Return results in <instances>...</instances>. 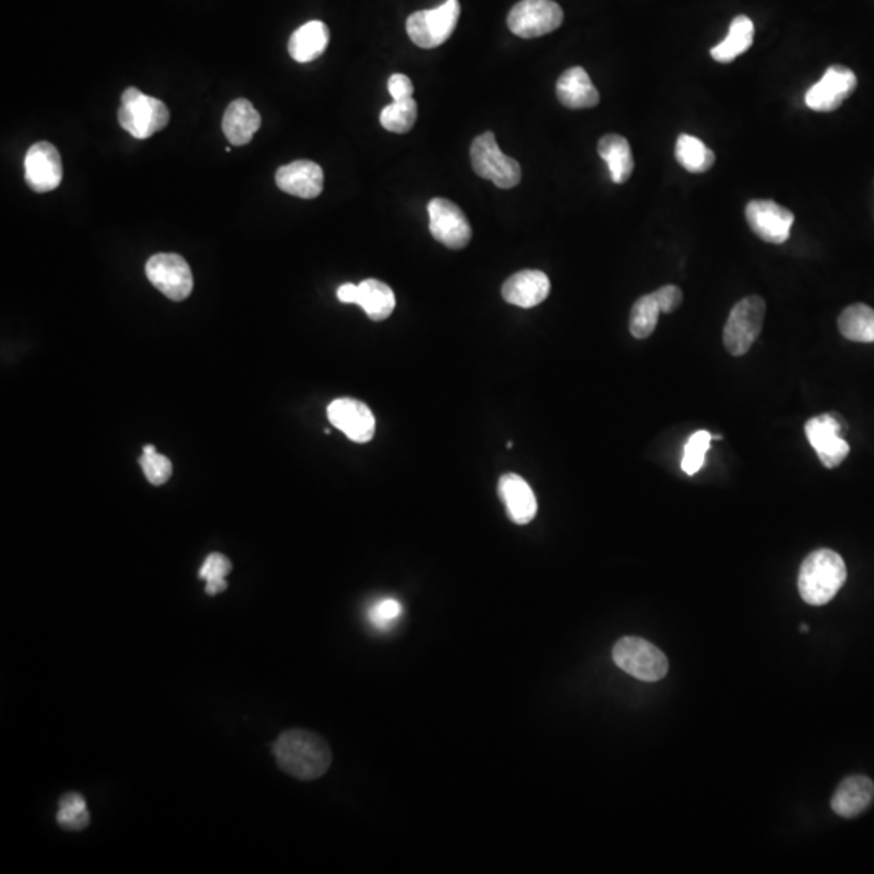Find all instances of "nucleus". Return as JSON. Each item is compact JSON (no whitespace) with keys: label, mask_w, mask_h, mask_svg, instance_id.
<instances>
[{"label":"nucleus","mask_w":874,"mask_h":874,"mask_svg":"<svg viewBox=\"0 0 874 874\" xmlns=\"http://www.w3.org/2000/svg\"><path fill=\"white\" fill-rule=\"evenodd\" d=\"M327 418L332 426L345 434L350 441L365 444L376 431V420L368 405L355 399H337L327 408Z\"/></svg>","instance_id":"14"},{"label":"nucleus","mask_w":874,"mask_h":874,"mask_svg":"<svg viewBox=\"0 0 874 874\" xmlns=\"http://www.w3.org/2000/svg\"><path fill=\"white\" fill-rule=\"evenodd\" d=\"M156 452L157 450L154 446H145V449H143V454L146 455L156 454Z\"/></svg>","instance_id":"38"},{"label":"nucleus","mask_w":874,"mask_h":874,"mask_svg":"<svg viewBox=\"0 0 874 874\" xmlns=\"http://www.w3.org/2000/svg\"><path fill=\"white\" fill-rule=\"evenodd\" d=\"M800 630H802V632H808L810 628H808V625H800Z\"/></svg>","instance_id":"39"},{"label":"nucleus","mask_w":874,"mask_h":874,"mask_svg":"<svg viewBox=\"0 0 874 874\" xmlns=\"http://www.w3.org/2000/svg\"><path fill=\"white\" fill-rule=\"evenodd\" d=\"M429 230L437 242L450 250H462L471 240V225L462 209L446 198L428 204Z\"/></svg>","instance_id":"11"},{"label":"nucleus","mask_w":874,"mask_h":874,"mask_svg":"<svg viewBox=\"0 0 874 874\" xmlns=\"http://www.w3.org/2000/svg\"><path fill=\"white\" fill-rule=\"evenodd\" d=\"M259 127H261V115L247 99H237L232 102L222 119L224 135L235 146L248 145Z\"/></svg>","instance_id":"21"},{"label":"nucleus","mask_w":874,"mask_h":874,"mask_svg":"<svg viewBox=\"0 0 874 874\" xmlns=\"http://www.w3.org/2000/svg\"><path fill=\"white\" fill-rule=\"evenodd\" d=\"M844 431V421L834 413L815 416L807 421L805 433L824 467H839L847 459L850 446L844 439Z\"/></svg>","instance_id":"9"},{"label":"nucleus","mask_w":874,"mask_h":874,"mask_svg":"<svg viewBox=\"0 0 874 874\" xmlns=\"http://www.w3.org/2000/svg\"><path fill=\"white\" fill-rule=\"evenodd\" d=\"M387 90L391 93L394 101H404V99L412 98L413 83L404 73H394L387 81Z\"/></svg>","instance_id":"36"},{"label":"nucleus","mask_w":874,"mask_h":874,"mask_svg":"<svg viewBox=\"0 0 874 874\" xmlns=\"http://www.w3.org/2000/svg\"><path fill=\"white\" fill-rule=\"evenodd\" d=\"M459 0H446L437 9L420 10L407 20V33L413 43L423 49H434L446 43L459 23Z\"/></svg>","instance_id":"7"},{"label":"nucleus","mask_w":874,"mask_h":874,"mask_svg":"<svg viewBox=\"0 0 874 874\" xmlns=\"http://www.w3.org/2000/svg\"><path fill=\"white\" fill-rule=\"evenodd\" d=\"M745 217L750 229L761 240L776 245L789 240L790 229L795 221L792 211L771 200L750 201L745 208Z\"/></svg>","instance_id":"13"},{"label":"nucleus","mask_w":874,"mask_h":874,"mask_svg":"<svg viewBox=\"0 0 874 874\" xmlns=\"http://www.w3.org/2000/svg\"><path fill=\"white\" fill-rule=\"evenodd\" d=\"M329 44V28L319 20L300 26L289 41V54L300 64L313 62L323 56Z\"/></svg>","instance_id":"22"},{"label":"nucleus","mask_w":874,"mask_h":874,"mask_svg":"<svg viewBox=\"0 0 874 874\" xmlns=\"http://www.w3.org/2000/svg\"><path fill=\"white\" fill-rule=\"evenodd\" d=\"M57 823L67 831H81L90 824V813L86 807L85 798L80 794L70 792L60 798Z\"/></svg>","instance_id":"30"},{"label":"nucleus","mask_w":874,"mask_h":874,"mask_svg":"<svg viewBox=\"0 0 874 874\" xmlns=\"http://www.w3.org/2000/svg\"><path fill=\"white\" fill-rule=\"evenodd\" d=\"M146 276L159 292L174 302L190 297L193 276L187 261L174 253H159L146 263Z\"/></svg>","instance_id":"10"},{"label":"nucleus","mask_w":874,"mask_h":874,"mask_svg":"<svg viewBox=\"0 0 874 874\" xmlns=\"http://www.w3.org/2000/svg\"><path fill=\"white\" fill-rule=\"evenodd\" d=\"M358 297H360V287L355 284H345L337 290V298L342 303H355L358 305Z\"/></svg>","instance_id":"37"},{"label":"nucleus","mask_w":874,"mask_h":874,"mask_svg":"<svg viewBox=\"0 0 874 874\" xmlns=\"http://www.w3.org/2000/svg\"><path fill=\"white\" fill-rule=\"evenodd\" d=\"M551 292L549 277L541 271L527 269L509 277L502 287V297L510 305L533 308L543 303Z\"/></svg>","instance_id":"17"},{"label":"nucleus","mask_w":874,"mask_h":874,"mask_svg":"<svg viewBox=\"0 0 874 874\" xmlns=\"http://www.w3.org/2000/svg\"><path fill=\"white\" fill-rule=\"evenodd\" d=\"M25 179L36 193L56 190L62 182V161L56 146L41 141L28 149L25 157Z\"/></svg>","instance_id":"15"},{"label":"nucleus","mask_w":874,"mask_h":874,"mask_svg":"<svg viewBox=\"0 0 874 874\" xmlns=\"http://www.w3.org/2000/svg\"><path fill=\"white\" fill-rule=\"evenodd\" d=\"M470 156L476 175L491 180L497 188L509 190L517 187L522 180V167L515 159L502 153L493 132L475 138L471 143Z\"/></svg>","instance_id":"4"},{"label":"nucleus","mask_w":874,"mask_h":874,"mask_svg":"<svg viewBox=\"0 0 874 874\" xmlns=\"http://www.w3.org/2000/svg\"><path fill=\"white\" fill-rule=\"evenodd\" d=\"M764 313L766 303L756 295L743 298L732 308L722 336L730 355L742 357L753 347L763 329Z\"/></svg>","instance_id":"6"},{"label":"nucleus","mask_w":874,"mask_h":874,"mask_svg":"<svg viewBox=\"0 0 874 874\" xmlns=\"http://www.w3.org/2000/svg\"><path fill=\"white\" fill-rule=\"evenodd\" d=\"M612 658L622 671L643 682H658L669 671L666 654L643 638L624 637L617 641Z\"/></svg>","instance_id":"5"},{"label":"nucleus","mask_w":874,"mask_h":874,"mask_svg":"<svg viewBox=\"0 0 874 874\" xmlns=\"http://www.w3.org/2000/svg\"><path fill=\"white\" fill-rule=\"evenodd\" d=\"M358 305L373 321H384L395 308V295L389 285L376 279H366L360 285Z\"/></svg>","instance_id":"26"},{"label":"nucleus","mask_w":874,"mask_h":874,"mask_svg":"<svg viewBox=\"0 0 874 874\" xmlns=\"http://www.w3.org/2000/svg\"><path fill=\"white\" fill-rule=\"evenodd\" d=\"M557 99L569 109H591L599 104V93L585 68L572 67L562 73L556 85Z\"/></svg>","instance_id":"20"},{"label":"nucleus","mask_w":874,"mask_h":874,"mask_svg":"<svg viewBox=\"0 0 874 874\" xmlns=\"http://www.w3.org/2000/svg\"><path fill=\"white\" fill-rule=\"evenodd\" d=\"M753 36H755V25L750 18L739 15L730 23L727 38L711 49V56L719 64H730L750 49Z\"/></svg>","instance_id":"24"},{"label":"nucleus","mask_w":874,"mask_h":874,"mask_svg":"<svg viewBox=\"0 0 874 874\" xmlns=\"http://www.w3.org/2000/svg\"><path fill=\"white\" fill-rule=\"evenodd\" d=\"M661 306L654 293L638 298L630 313V332L635 339H646L653 334L658 326Z\"/></svg>","instance_id":"28"},{"label":"nucleus","mask_w":874,"mask_h":874,"mask_svg":"<svg viewBox=\"0 0 874 874\" xmlns=\"http://www.w3.org/2000/svg\"><path fill=\"white\" fill-rule=\"evenodd\" d=\"M598 153L609 167L612 182L625 183L630 179L635 162H633L630 143L625 140L624 136L614 135V133L603 136L598 143Z\"/></svg>","instance_id":"23"},{"label":"nucleus","mask_w":874,"mask_h":874,"mask_svg":"<svg viewBox=\"0 0 874 874\" xmlns=\"http://www.w3.org/2000/svg\"><path fill=\"white\" fill-rule=\"evenodd\" d=\"M847 580L844 559L831 549L811 552L798 572V591L810 606H824L834 599Z\"/></svg>","instance_id":"2"},{"label":"nucleus","mask_w":874,"mask_h":874,"mask_svg":"<svg viewBox=\"0 0 874 874\" xmlns=\"http://www.w3.org/2000/svg\"><path fill=\"white\" fill-rule=\"evenodd\" d=\"M839 331L845 339L860 344L874 342V310L863 303H855L845 308L839 316Z\"/></svg>","instance_id":"25"},{"label":"nucleus","mask_w":874,"mask_h":874,"mask_svg":"<svg viewBox=\"0 0 874 874\" xmlns=\"http://www.w3.org/2000/svg\"><path fill=\"white\" fill-rule=\"evenodd\" d=\"M499 496L504 502L510 520L517 525H527L538 512V502L530 484L522 476L505 473L499 480Z\"/></svg>","instance_id":"18"},{"label":"nucleus","mask_w":874,"mask_h":874,"mask_svg":"<svg viewBox=\"0 0 874 874\" xmlns=\"http://www.w3.org/2000/svg\"><path fill=\"white\" fill-rule=\"evenodd\" d=\"M874 782L866 776H850L837 787L831 807L836 815L852 819L873 805Z\"/></svg>","instance_id":"19"},{"label":"nucleus","mask_w":874,"mask_h":874,"mask_svg":"<svg viewBox=\"0 0 874 874\" xmlns=\"http://www.w3.org/2000/svg\"><path fill=\"white\" fill-rule=\"evenodd\" d=\"M711 439H714V436H711L708 431H698L690 436L685 444L684 459H682V470L687 475H695L703 468L706 452L711 446Z\"/></svg>","instance_id":"32"},{"label":"nucleus","mask_w":874,"mask_h":874,"mask_svg":"<svg viewBox=\"0 0 874 874\" xmlns=\"http://www.w3.org/2000/svg\"><path fill=\"white\" fill-rule=\"evenodd\" d=\"M857 83V75L849 67L832 65L824 72L823 78L807 91L805 102L811 111H836L857 90Z\"/></svg>","instance_id":"12"},{"label":"nucleus","mask_w":874,"mask_h":874,"mask_svg":"<svg viewBox=\"0 0 874 874\" xmlns=\"http://www.w3.org/2000/svg\"><path fill=\"white\" fill-rule=\"evenodd\" d=\"M272 750L285 773L300 781H314L331 766L332 753L326 740L308 730L284 732Z\"/></svg>","instance_id":"1"},{"label":"nucleus","mask_w":874,"mask_h":874,"mask_svg":"<svg viewBox=\"0 0 874 874\" xmlns=\"http://www.w3.org/2000/svg\"><path fill=\"white\" fill-rule=\"evenodd\" d=\"M675 159L690 174H705L716 162V156L696 136L680 135L675 143Z\"/></svg>","instance_id":"27"},{"label":"nucleus","mask_w":874,"mask_h":874,"mask_svg":"<svg viewBox=\"0 0 874 874\" xmlns=\"http://www.w3.org/2000/svg\"><path fill=\"white\" fill-rule=\"evenodd\" d=\"M418 117V106L413 98L394 101L381 112V125L387 132L407 133L412 130Z\"/></svg>","instance_id":"29"},{"label":"nucleus","mask_w":874,"mask_h":874,"mask_svg":"<svg viewBox=\"0 0 874 874\" xmlns=\"http://www.w3.org/2000/svg\"><path fill=\"white\" fill-rule=\"evenodd\" d=\"M169 119V109L159 99L141 93L136 88H128L122 94L119 124L136 140H146L154 133L161 132L169 124Z\"/></svg>","instance_id":"3"},{"label":"nucleus","mask_w":874,"mask_h":874,"mask_svg":"<svg viewBox=\"0 0 874 874\" xmlns=\"http://www.w3.org/2000/svg\"><path fill=\"white\" fill-rule=\"evenodd\" d=\"M653 293L661 306L662 313H672L679 308L680 303L684 300V293L675 285H666Z\"/></svg>","instance_id":"35"},{"label":"nucleus","mask_w":874,"mask_h":874,"mask_svg":"<svg viewBox=\"0 0 874 874\" xmlns=\"http://www.w3.org/2000/svg\"><path fill=\"white\" fill-rule=\"evenodd\" d=\"M564 22L561 5L552 0H522L507 17L510 31L520 38L533 39L556 31Z\"/></svg>","instance_id":"8"},{"label":"nucleus","mask_w":874,"mask_h":874,"mask_svg":"<svg viewBox=\"0 0 874 874\" xmlns=\"http://www.w3.org/2000/svg\"><path fill=\"white\" fill-rule=\"evenodd\" d=\"M230 572H232V564L227 557L222 556L219 552L209 554L208 559L204 561L203 567L200 569V578L206 582V593L216 596V594L227 590L225 577Z\"/></svg>","instance_id":"31"},{"label":"nucleus","mask_w":874,"mask_h":874,"mask_svg":"<svg viewBox=\"0 0 874 874\" xmlns=\"http://www.w3.org/2000/svg\"><path fill=\"white\" fill-rule=\"evenodd\" d=\"M402 616V604L394 598L381 599L370 609V622L379 630H389Z\"/></svg>","instance_id":"34"},{"label":"nucleus","mask_w":874,"mask_h":874,"mask_svg":"<svg viewBox=\"0 0 874 874\" xmlns=\"http://www.w3.org/2000/svg\"><path fill=\"white\" fill-rule=\"evenodd\" d=\"M141 468L145 473L146 480L154 486H161L167 483L172 476V463L167 459L166 455L161 454H143L140 459Z\"/></svg>","instance_id":"33"},{"label":"nucleus","mask_w":874,"mask_h":874,"mask_svg":"<svg viewBox=\"0 0 874 874\" xmlns=\"http://www.w3.org/2000/svg\"><path fill=\"white\" fill-rule=\"evenodd\" d=\"M276 183L289 195L313 200L323 193V169L313 161L290 162L277 170Z\"/></svg>","instance_id":"16"}]
</instances>
